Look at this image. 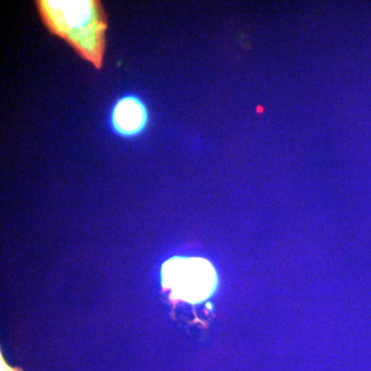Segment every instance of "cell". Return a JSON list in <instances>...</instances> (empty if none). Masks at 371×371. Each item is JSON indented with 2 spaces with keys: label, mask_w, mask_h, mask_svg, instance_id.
<instances>
[{
  "label": "cell",
  "mask_w": 371,
  "mask_h": 371,
  "mask_svg": "<svg viewBox=\"0 0 371 371\" xmlns=\"http://www.w3.org/2000/svg\"><path fill=\"white\" fill-rule=\"evenodd\" d=\"M44 26L96 70L106 53L108 18L99 0H37Z\"/></svg>",
  "instance_id": "obj_1"
},
{
  "label": "cell",
  "mask_w": 371,
  "mask_h": 371,
  "mask_svg": "<svg viewBox=\"0 0 371 371\" xmlns=\"http://www.w3.org/2000/svg\"><path fill=\"white\" fill-rule=\"evenodd\" d=\"M1 371H20L17 370H13V368L8 367L6 363H4V360L1 359Z\"/></svg>",
  "instance_id": "obj_4"
},
{
  "label": "cell",
  "mask_w": 371,
  "mask_h": 371,
  "mask_svg": "<svg viewBox=\"0 0 371 371\" xmlns=\"http://www.w3.org/2000/svg\"><path fill=\"white\" fill-rule=\"evenodd\" d=\"M162 284L172 298L199 303L214 292L217 275L212 264L201 258H172L163 264Z\"/></svg>",
  "instance_id": "obj_2"
},
{
  "label": "cell",
  "mask_w": 371,
  "mask_h": 371,
  "mask_svg": "<svg viewBox=\"0 0 371 371\" xmlns=\"http://www.w3.org/2000/svg\"><path fill=\"white\" fill-rule=\"evenodd\" d=\"M149 121L148 108L134 95H127L115 102L111 115V123L117 134L135 137L146 128Z\"/></svg>",
  "instance_id": "obj_3"
}]
</instances>
